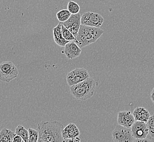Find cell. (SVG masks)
I'll list each match as a JSON object with an SVG mask.
<instances>
[{
  "instance_id": "cell-1",
  "label": "cell",
  "mask_w": 154,
  "mask_h": 142,
  "mask_svg": "<svg viewBox=\"0 0 154 142\" xmlns=\"http://www.w3.org/2000/svg\"><path fill=\"white\" fill-rule=\"evenodd\" d=\"M63 125L59 122H42L37 126L38 142H63L62 131Z\"/></svg>"
},
{
  "instance_id": "cell-2",
  "label": "cell",
  "mask_w": 154,
  "mask_h": 142,
  "mask_svg": "<svg viewBox=\"0 0 154 142\" xmlns=\"http://www.w3.org/2000/svg\"><path fill=\"white\" fill-rule=\"evenodd\" d=\"M69 87L70 92L73 97L78 100L85 101L90 98L95 94L96 83L90 77L83 82Z\"/></svg>"
},
{
  "instance_id": "cell-3",
  "label": "cell",
  "mask_w": 154,
  "mask_h": 142,
  "mask_svg": "<svg viewBox=\"0 0 154 142\" xmlns=\"http://www.w3.org/2000/svg\"><path fill=\"white\" fill-rule=\"evenodd\" d=\"M103 33V30L99 27L81 25L75 42L81 48L85 47L95 43Z\"/></svg>"
},
{
  "instance_id": "cell-4",
  "label": "cell",
  "mask_w": 154,
  "mask_h": 142,
  "mask_svg": "<svg viewBox=\"0 0 154 142\" xmlns=\"http://www.w3.org/2000/svg\"><path fill=\"white\" fill-rule=\"evenodd\" d=\"M18 68L11 61H3L0 65V79L9 83L18 77Z\"/></svg>"
},
{
  "instance_id": "cell-5",
  "label": "cell",
  "mask_w": 154,
  "mask_h": 142,
  "mask_svg": "<svg viewBox=\"0 0 154 142\" xmlns=\"http://www.w3.org/2000/svg\"><path fill=\"white\" fill-rule=\"evenodd\" d=\"M112 141L114 142H134V138L131 128L118 125L112 132Z\"/></svg>"
},
{
  "instance_id": "cell-6",
  "label": "cell",
  "mask_w": 154,
  "mask_h": 142,
  "mask_svg": "<svg viewBox=\"0 0 154 142\" xmlns=\"http://www.w3.org/2000/svg\"><path fill=\"white\" fill-rule=\"evenodd\" d=\"M90 77L88 70L84 68H75L67 74L66 79L69 86L80 83Z\"/></svg>"
},
{
  "instance_id": "cell-7",
  "label": "cell",
  "mask_w": 154,
  "mask_h": 142,
  "mask_svg": "<svg viewBox=\"0 0 154 142\" xmlns=\"http://www.w3.org/2000/svg\"><path fill=\"white\" fill-rule=\"evenodd\" d=\"M103 22V17L100 14L94 12H86L82 15L81 18L82 25L89 26L100 28Z\"/></svg>"
},
{
  "instance_id": "cell-8",
  "label": "cell",
  "mask_w": 154,
  "mask_h": 142,
  "mask_svg": "<svg viewBox=\"0 0 154 142\" xmlns=\"http://www.w3.org/2000/svg\"><path fill=\"white\" fill-rule=\"evenodd\" d=\"M81 18L82 15L80 13H77L74 14H72L70 18L65 22L62 23L63 25L68 29L71 32L74 37H77L79 30L80 29L81 23Z\"/></svg>"
},
{
  "instance_id": "cell-9",
  "label": "cell",
  "mask_w": 154,
  "mask_h": 142,
  "mask_svg": "<svg viewBox=\"0 0 154 142\" xmlns=\"http://www.w3.org/2000/svg\"><path fill=\"white\" fill-rule=\"evenodd\" d=\"M131 128L135 139L147 138V136L149 134V130L146 122L136 121Z\"/></svg>"
},
{
  "instance_id": "cell-10",
  "label": "cell",
  "mask_w": 154,
  "mask_h": 142,
  "mask_svg": "<svg viewBox=\"0 0 154 142\" xmlns=\"http://www.w3.org/2000/svg\"><path fill=\"white\" fill-rule=\"evenodd\" d=\"M64 47L63 53L68 59H75L80 56L82 53L81 48L78 46L75 41L69 42Z\"/></svg>"
},
{
  "instance_id": "cell-11",
  "label": "cell",
  "mask_w": 154,
  "mask_h": 142,
  "mask_svg": "<svg viewBox=\"0 0 154 142\" xmlns=\"http://www.w3.org/2000/svg\"><path fill=\"white\" fill-rule=\"evenodd\" d=\"M136 120L134 117L133 113L130 111H122L118 113V124L125 127L131 128Z\"/></svg>"
},
{
  "instance_id": "cell-12",
  "label": "cell",
  "mask_w": 154,
  "mask_h": 142,
  "mask_svg": "<svg viewBox=\"0 0 154 142\" xmlns=\"http://www.w3.org/2000/svg\"><path fill=\"white\" fill-rule=\"evenodd\" d=\"M62 134L63 139H68L80 136V132L76 125L70 123L62 130Z\"/></svg>"
},
{
  "instance_id": "cell-13",
  "label": "cell",
  "mask_w": 154,
  "mask_h": 142,
  "mask_svg": "<svg viewBox=\"0 0 154 142\" xmlns=\"http://www.w3.org/2000/svg\"><path fill=\"white\" fill-rule=\"evenodd\" d=\"M62 23L59 24L53 29V36L54 41L60 47H65L69 41H67L63 36L62 32Z\"/></svg>"
},
{
  "instance_id": "cell-14",
  "label": "cell",
  "mask_w": 154,
  "mask_h": 142,
  "mask_svg": "<svg viewBox=\"0 0 154 142\" xmlns=\"http://www.w3.org/2000/svg\"><path fill=\"white\" fill-rule=\"evenodd\" d=\"M134 117L136 121L147 122L149 119L150 117V113L148 110L142 106L137 107L133 112Z\"/></svg>"
},
{
  "instance_id": "cell-15",
  "label": "cell",
  "mask_w": 154,
  "mask_h": 142,
  "mask_svg": "<svg viewBox=\"0 0 154 142\" xmlns=\"http://www.w3.org/2000/svg\"><path fill=\"white\" fill-rule=\"evenodd\" d=\"M16 134L15 132L11 130L4 128L0 132V142H13Z\"/></svg>"
},
{
  "instance_id": "cell-16",
  "label": "cell",
  "mask_w": 154,
  "mask_h": 142,
  "mask_svg": "<svg viewBox=\"0 0 154 142\" xmlns=\"http://www.w3.org/2000/svg\"><path fill=\"white\" fill-rule=\"evenodd\" d=\"M15 133L20 136L24 142H29V132L22 125H20L16 127Z\"/></svg>"
},
{
  "instance_id": "cell-17",
  "label": "cell",
  "mask_w": 154,
  "mask_h": 142,
  "mask_svg": "<svg viewBox=\"0 0 154 142\" xmlns=\"http://www.w3.org/2000/svg\"><path fill=\"white\" fill-rule=\"evenodd\" d=\"M72 14L68 9H62L57 13V17L60 22L63 23L67 20Z\"/></svg>"
},
{
  "instance_id": "cell-18",
  "label": "cell",
  "mask_w": 154,
  "mask_h": 142,
  "mask_svg": "<svg viewBox=\"0 0 154 142\" xmlns=\"http://www.w3.org/2000/svg\"><path fill=\"white\" fill-rule=\"evenodd\" d=\"M67 9L72 14H74L79 13L80 7L77 2L73 1H69L67 5Z\"/></svg>"
},
{
  "instance_id": "cell-19",
  "label": "cell",
  "mask_w": 154,
  "mask_h": 142,
  "mask_svg": "<svg viewBox=\"0 0 154 142\" xmlns=\"http://www.w3.org/2000/svg\"><path fill=\"white\" fill-rule=\"evenodd\" d=\"M62 32L63 36L65 39L68 41H75V37L73 35V33L67 29L65 26H64L62 24Z\"/></svg>"
},
{
  "instance_id": "cell-20",
  "label": "cell",
  "mask_w": 154,
  "mask_h": 142,
  "mask_svg": "<svg viewBox=\"0 0 154 142\" xmlns=\"http://www.w3.org/2000/svg\"><path fill=\"white\" fill-rule=\"evenodd\" d=\"M29 142H37L38 141L39 132L38 130H36L32 128H29Z\"/></svg>"
},
{
  "instance_id": "cell-21",
  "label": "cell",
  "mask_w": 154,
  "mask_h": 142,
  "mask_svg": "<svg viewBox=\"0 0 154 142\" xmlns=\"http://www.w3.org/2000/svg\"><path fill=\"white\" fill-rule=\"evenodd\" d=\"M146 125L148 128L149 134L151 137L154 138V115L150 116Z\"/></svg>"
},
{
  "instance_id": "cell-22",
  "label": "cell",
  "mask_w": 154,
  "mask_h": 142,
  "mask_svg": "<svg viewBox=\"0 0 154 142\" xmlns=\"http://www.w3.org/2000/svg\"><path fill=\"white\" fill-rule=\"evenodd\" d=\"M80 141H81V140H80L79 137L64 139V140H63V142H79Z\"/></svg>"
},
{
  "instance_id": "cell-23",
  "label": "cell",
  "mask_w": 154,
  "mask_h": 142,
  "mask_svg": "<svg viewBox=\"0 0 154 142\" xmlns=\"http://www.w3.org/2000/svg\"><path fill=\"white\" fill-rule=\"evenodd\" d=\"M24 142V140L22 138V137L18 135V134H16L15 136L14 137V139H13V142Z\"/></svg>"
},
{
  "instance_id": "cell-24",
  "label": "cell",
  "mask_w": 154,
  "mask_h": 142,
  "mask_svg": "<svg viewBox=\"0 0 154 142\" xmlns=\"http://www.w3.org/2000/svg\"><path fill=\"white\" fill-rule=\"evenodd\" d=\"M151 141L150 140L148 139L147 138H145V139H136L135 140V142H150Z\"/></svg>"
},
{
  "instance_id": "cell-25",
  "label": "cell",
  "mask_w": 154,
  "mask_h": 142,
  "mask_svg": "<svg viewBox=\"0 0 154 142\" xmlns=\"http://www.w3.org/2000/svg\"><path fill=\"white\" fill-rule=\"evenodd\" d=\"M150 98H151V101H152V102L154 103V88L153 90H152V91L151 92Z\"/></svg>"
}]
</instances>
